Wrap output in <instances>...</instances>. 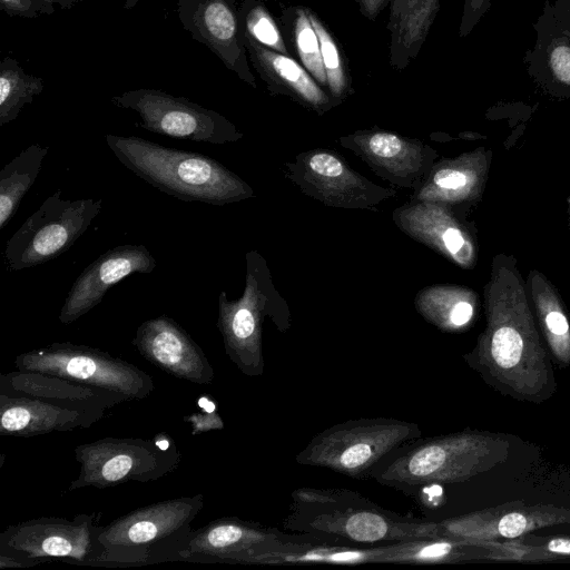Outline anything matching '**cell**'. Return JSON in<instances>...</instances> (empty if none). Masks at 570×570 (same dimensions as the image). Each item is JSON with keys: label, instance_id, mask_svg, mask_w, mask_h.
I'll list each match as a JSON object with an SVG mask.
<instances>
[{"label": "cell", "instance_id": "cell-1", "mask_svg": "<svg viewBox=\"0 0 570 570\" xmlns=\"http://www.w3.org/2000/svg\"><path fill=\"white\" fill-rule=\"evenodd\" d=\"M485 327L468 365L499 393L534 404L557 392L551 355L538 326L517 261L512 255L493 257L484 286Z\"/></svg>", "mask_w": 570, "mask_h": 570}, {"label": "cell", "instance_id": "cell-2", "mask_svg": "<svg viewBox=\"0 0 570 570\" xmlns=\"http://www.w3.org/2000/svg\"><path fill=\"white\" fill-rule=\"evenodd\" d=\"M291 499L284 528L313 541L373 547L440 538L438 522L392 512L354 490L298 488Z\"/></svg>", "mask_w": 570, "mask_h": 570}, {"label": "cell", "instance_id": "cell-3", "mask_svg": "<svg viewBox=\"0 0 570 570\" xmlns=\"http://www.w3.org/2000/svg\"><path fill=\"white\" fill-rule=\"evenodd\" d=\"M116 158L136 176L184 202L225 205L255 196L237 174L206 155L137 136H105Z\"/></svg>", "mask_w": 570, "mask_h": 570}, {"label": "cell", "instance_id": "cell-4", "mask_svg": "<svg viewBox=\"0 0 570 570\" xmlns=\"http://www.w3.org/2000/svg\"><path fill=\"white\" fill-rule=\"evenodd\" d=\"M199 493L163 500L135 509L104 527L96 567L128 568L180 561L190 539L191 522L204 508Z\"/></svg>", "mask_w": 570, "mask_h": 570}, {"label": "cell", "instance_id": "cell-5", "mask_svg": "<svg viewBox=\"0 0 570 570\" xmlns=\"http://www.w3.org/2000/svg\"><path fill=\"white\" fill-rule=\"evenodd\" d=\"M510 449V435L466 430L422 440L373 475L392 487L465 482L504 462Z\"/></svg>", "mask_w": 570, "mask_h": 570}, {"label": "cell", "instance_id": "cell-6", "mask_svg": "<svg viewBox=\"0 0 570 570\" xmlns=\"http://www.w3.org/2000/svg\"><path fill=\"white\" fill-rule=\"evenodd\" d=\"M266 317L273 320L279 331L291 326L288 306L275 288L265 259L252 250L246 254L243 295L230 301L222 291L217 317L227 356L247 376L264 372L263 324Z\"/></svg>", "mask_w": 570, "mask_h": 570}, {"label": "cell", "instance_id": "cell-7", "mask_svg": "<svg viewBox=\"0 0 570 570\" xmlns=\"http://www.w3.org/2000/svg\"><path fill=\"white\" fill-rule=\"evenodd\" d=\"M101 512L72 519L40 517L8 525L0 533V569L30 568L60 561L96 567L102 554Z\"/></svg>", "mask_w": 570, "mask_h": 570}, {"label": "cell", "instance_id": "cell-8", "mask_svg": "<svg viewBox=\"0 0 570 570\" xmlns=\"http://www.w3.org/2000/svg\"><path fill=\"white\" fill-rule=\"evenodd\" d=\"M421 434L416 423L394 417L348 420L314 435L295 459L302 465L361 479L391 451Z\"/></svg>", "mask_w": 570, "mask_h": 570}, {"label": "cell", "instance_id": "cell-9", "mask_svg": "<svg viewBox=\"0 0 570 570\" xmlns=\"http://www.w3.org/2000/svg\"><path fill=\"white\" fill-rule=\"evenodd\" d=\"M75 458L80 469L68 491L157 481L175 471L181 461L178 445L166 432L151 439L105 436L78 444Z\"/></svg>", "mask_w": 570, "mask_h": 570}, {"label": "cell", "instance_id": "cell-10", "mask_svg": "<svg viewBox=\"0 0 570 570\" xmlns=\"http://www.w3.org/2000/svg\"><path fill=\"white\" fill-rule=\"evenodd\" d=\"M17 370L58 376L75 383L142 400L154 391L153 377L120 357L102 350L70 342H55L19 354Z\"/></svg>", "mask_w": 570, "mask_h": 570}, {"label": "cell", "instance_id": "cell-11", "mask_svg": "<svg viewBox=\"0 0 570 570\" xmlns=\"http://www.w3.org/2000/svg\"><path fill=\"white\" fill-rule=\"evenodd\" d=\"M61 193L47 197L8 239L4 261L9 271L19 272L62 255L102 208L101 199H63Z\"/></svg>", "mask_w": 570, "mask_h": 570}, {"label": "cell", "instance_id": "cell-12", "mask_svg": "<svg viewBox=\"0 0 570 570\" xmlns=\"http://www.w3.org/2000/svg\"><path fill=\"white\" fill-rule=\"evenodd\" d=\"M110 101L137 112L141 127L158 135L213 145L243 138V132L217 111L159 89H131L112 96Z\"/></svg>", "mask_w": 570, "mask_h": 570}, {"label": "cell", "instance_id": "cell-13", "mask_svg": "<svg viewBox=\"0 0 570 570\" xmlns=\"http://www.w3.org/2000/svg\"><path fill=\"white\" fill-rule=\"evenodd\" d=\"M286 176L298 189L325 204L343 209H373L396 195L355 171L337 153L317 148L287 163Z\"/></svg>", "mask_w": 570, "mask_h": 570}, {"label": "cell", "instance_id": "cell-14", "mask_svg": "<svg viewBox=\"0 0 570 570\" xmlns=\"http://www.w3.org/2000/svg\"><path fill=\"white\" fill-rule=\"evenodd\" d=\"M382 179L401 188L416 190L426 179L439 155L416 138L364 129L338 138Z\"/></svg>", "mask_w": 570, "mask_h": 570}, {"label": "cell", "instance_id": "cell-15", "mask_svg": "<svg viewBox=\"0 0 570 570\" xmlns=\"http://www.w3.org/2000/svg\"><path fill=\"white\" fill-rule=\"evenodd\" d=\"M532 29L522 59L527 75L543 94L570 98V0H543Z\"/></svg>", "mask_w": 570, "mask_h": 570}, {"label": "cell", "instance_id": "cell-16", "mask_svg": "<svg viewBox=\"0 0 570 570\" xmlns=\"http://www.w3.org/2000/svg\"><path fill=\"white\" fill-rule=\"evenodd\" d=\"M287 539L274 528L237 517H222L193 530L180 561L256 564L259 557Z\"/></svg>", "mask_w": 570, "mask_h": 570}, {"label": "cell", "instance_id": "cell-17", "mask_svg": "<svg viewBox=\"0 0 570 570\" xmlns=\"http://www.w3.org/2000/svg\"><path fill=\"white\" fill-rule=\"evenodd\" d=\"M439 523L440 538L499 541L520 538L533 530L570 524V509L554 504L513 501L487 508Z\"/></svg>", "mask_w": 570, "mask_h": 570}, {"label": "cell", "instance_id": "cell-18", "mask_svg": "<svg viewBox=\"0 0 570 570\" xmlns=\"http://www.w3.org/2000/svg\"><path fill=\"white\" fill-rule=\"evenodd\" d=\"M392 216L399 229L461 268L475 265V232L463 215L436 203L411 199Z\"/></svg>", "mask_w": 570, "mask_h": 570}, {"label": "cell", "instance_id": "cell-19", "mask_svg": "<svg viewBox=\"0 0 570 570\" xmlns=\"http://www.w3.org/2000/svg\"><path fill=\"white\" fill-rule=\"evenodd\" d=\"M131 343L145 360L174 377L199 385L214 381V368L202 347L166 314L142 322Z\"/></svg>", "mask_w": 570, "mask_h": 570}, {"label": "cell", "instance_id": "cell-20", "mask_svg": "<svg viewBox=\"0 0 570 570\" xmlns=\"http://www.w3.org/2000/svg\"><path fill=\"white\" fill-rule=\"evenodd\" d=\"M177 16L194 40L207 47L240 80L257 88L229 0H178Z\"/></svg>", "mask_w": 570, "mask_h": 570}, {"label": "cell", "instance_id": "cell-21", "mask_svg": "<svg viewBox=\"0 0 570 570\" xmlns=\"http://www.w3.org/2000/svg\"><path fill=\"white\" fill-rule=\"evenodd\" d=\"M156 259L145 245L126 244L108 249L88 265L76 278L59 314L62 324H70L105 297L107 291L135 273L149 274Z\"/></svg>", "mask_w": 570, "mask_h": 570}, {"label": "cell", "instance_id": "cell-22", "mask_svg": "<svg viewBox=\"0 0 570 570\" xmlns=\"http://www.w3.org/2000/svg\"><path fill=\"white\" fill-rule=\"evenodd\" d=\"M492 154L479 148L435 161L413 200L436 203L462 215L480 200L489 175Z\"/></svg>", "mask_w": 570, "mask_h": 570}, {"label": "cell", "instance_id": "cell-23", "mask_svg": "<svg viewBox=\"0 0 570 570\" xmlns=\"http://www.w3.org/2000/svg\"><path fill=\"white\" fill-rule=\"evenodd\" d=\"M239 32L252 66L271 94L287 96L318 115L342 102L323 90L293 58L261 45L245 31Z\"/></svg>", "mask_w": 570, "mask_h": 570}, {"label": "cell", "instance_id": "cell-24", "mask_svg": "<svg viewBox=\"0 0 570 570\" xmlns=\"http://www.w3.org/2000/svg\"><path fill=\"white\" fill-rule=\"evenodd\" d=\"M104 415L31 396L0 393V434L31 438L87 429Z\"/></svg>", "mask_w": 570, "mask_h": 570}, {"label": "cell", "instance_id": "cell-25", "mask_svg": "<svg viewBox=\"0 0 570 570\" xmlns=\"http://www.w3.org/2000/svg\"><path fill=\"white\" fill-rule=\"evenodd\" d=\"M0 393L11 396L38 397L101 415H105L112 406L129 401L128 396L121 393L39 372L20 370L1 374Z\"/></svg>", "mask_w": 570, "mask_h": 570}, {"label": "cell", "instance_id": "cell-26", "mask_svg": "<svg viewBox=\"0 0 570 570\" xmlns=\"http://www.w3.org/2000/svg\"><path fill=\"white\" fill-rule=\"evenodd\" d=\"M441 0H390L386 29L389 62L404 70L420 53L440 9Z\"/></svg>", "mask_w": 570, "mask_h": 570}, {"label": "cell", "instance_id": "cell-27", "mask_svg": "<svg viewBox=\"0 0 570 570\" xmlns=\"http://www.w3.org/2000/svg\"><path fill=\"white\" fill-rule=\"evenodd\" d=\"M498 560L485 541L432 538L385 544L382 563L436 564Z\"/></svg>", "mask_w": 570, "mask_h": 570}, {"label": "cell", "instance_id": "cell-28", "mask_svg": "<svg viewBox=\"0 0 570 570\" xmlns=\"http://www.w3.org/2000/svg\"><path fill=\"white\" fill-rule=\"evenodd\" d=\"M534 316L554 363L570 365V323L562 299L548 278L537 269L525 281Z\"/></svg>", "mask_w": 570, "mask_h": 570}, {"label": "cell", "instance_id": "cell-29", "mask_svg": "<svg viewBox=\"0 0 570 570\" xmlns=\"http://www.w3.org/2000/svg\"><path fill=\"white\" fill-rule=\"evenodd\" d=\"M385 544L373 547L333 546L309 539L288 538L258 558L256 564H333L356 566L382 563Z\"/></svg>", "mask_w": 570, "mask_h": 570}, {"label": "cell", "instance_id": "cell-30", "mask_svg": "<svg viewBox=\"0 0 570 570\" xmlns=\"http://www.w3.org/2000/svg\"><path fill=\"white\" fill-rule=\"evenodd\" d=\"M476 293L458 285H435L422 288L414 306L430 324L443 332H459L470 326L475 317Z\"/></svg>", "mask_w": 570, "mask_h": 570}, {"label": "cell", "instance_id": "cell-31", "mask_svg": "<svg viewBox=\"0 0 570 570\" xmlns=\"http://www.w3.org/2000/svg\"><path fill=\"white\" fill-rule=\"evenodd\" d=\"M49 148L33 144L0 170V229L16 215L21 200L35 184Z\"/></svg>", "mask_w": 570, "mask_h": 570}, {"label": "cell", "instance_id": "cell-32", "mask_svg": "<svg viewBox=\"0 0 570 570\" xmlns=\"http://www.w3.org/2000/svg\"><path fill=\"white\" fill-rule=\"evenodd\" d=\"M43 89L42 78L28 73L17 59L4 57L0 62V126L17 119Z\"/></svg>", "mask_w": 570, "mask_h": 570}, {"label": "cell", "instance_id": "cell-33", "mask_svg": "<svg viewBox=\"0 0 570 570\" xmlns=\"http://www.w3.org/2000/svg\"><path fill=\"white\" fill-rule=\"evenodd\" d=\"M291 20L292 40L302 66L320 86L326 87L320 40L307 16L306 8L298 6L287 10Z\"/></svg>", "mask_w": 570, "mask_h": 570}, {"label": "cell", "instance_id": "cell-34", "mask_svg": "<svg viewBox=\"0 0 570 570\" xmlns=\"http://www.w3.org/2000/svg\"><path fill=\"white\" fill-rule=\"evenodd\" d=\"M234 11L239 30L248 33L261 45L288 56L289 52L283 35L264 2L261 0H243L242 4Z\"/></svg>", "mask_w": 570, "mask_h": 570}, {"label": "cell", "instance_id": "cell-35", "mask_svg": "<svg viewBox=\"0 0 570 570\" xmlns=\"http://www.w3.org/2000/svg\"><path fill=\"white\" fill-rule=\"evenodd\" d=\"M306 12L320 40L326 88L333 98L343 101L351 91V86L340 47L318 16L309 8H306Z\"/></svg>", "mask_w": 570, "mask_h": 570}, {"label": "cell", "instance_id": "cell-36", "mask_svg": "<svg viewBox=\"0 0 570 570\" xmlns=\"http://www.w3.org/2000/svg\"><path fill=\"white\" fill-rule=\"evenodd\" d=\"M198 404L203 407L184 417V421L191 426V434L197 435L204 432L223 430L224 421L216 410L215 400L203 396Z\"/></svg>", "mask_w": 570, "mask_h": 570}, {"label": "cell", "instance_id": "cell-37", "mask_svg": "<svg viewBox=\"0 0 570 570\" xmlns=\"http://www.w3.org/2000/svg\"><path fill=\"white\" fill-rule=\"evenodd\" d=\"M570 557V538H552L541 543H528L527 561H546Z\"/></svg>", "mask_w": 570, "mask_h": 570}, {"label": "cell", "instance_id": "cell-38", "mask_svg": "<svg viewBox=\"0 0 570 570\" xmlns=\"http://www.w3.org/2000/svg\"><path fill=\"white\" fill-rule=\"evenodd\" d=\"M0 7L9 17L27 19L38 18L40 14H52L55 4L42 0H0Z\"/></svg>", "mask_w": 570, "mask_h": 570}, {"label": "cell", "instance_id": "cell-39", "mask_svg": "<svg viewBox=\"0 0 570 570\" xmlns=\"http://www.w3.org/2000/svg\"><path fill=\"white\" fill-rule=\"evenodd\" d=\"M492 0H463V10L459 26V36L468 37L483 16L489 11Z\"/></svg>", "mask_w": 570, "mask_h": 570}, {"label": "cell", "instance_id": "cell-40", "mask_svg": "<svg viewBox=\"0 0 570 570\" xmlns=\"http://www.w3.org/2000/svg\"><path fill=\"white\" fill-rule=\"evenodd\" d=\"M360 12L368 20H375L390 0H356Z\"/></svg>", "mask_w": 570, "mask_h": 570}, {"label": "cell", "instance_id": "cell-41", "mask_svg": "<svg viewBox=\"0 0 570 570\" xmlns=\"http://www.w3.org/2000/svg\"><path fill=\"white\" fill-rule=\"evenodd\" d=\"M52 4H58L61 9H71L81 0H42Z\"/></svg>", "mask_w": 570, "mask_h": 570}, {"label": "cell", "instance_id": "cell-42", "mask_svg": "<svg viewBox=\"0 0 570 570\" xmlns=\"http://www.w3.org/2000/svg\"><path fill=\"white\" fill-rule=\"evenodd\" d=\"M140 0H125L124 2V9L126 10H130V9H134L137 3L139 2Z\"/></svg>", "mask_w": 570, "mask_h": 570}, {"label": "cell", "instance_id": "cell-43", "mask_svg": "<svg viewBox=\"0 0 570 570\" xmlns=\"http://www.w3.org/2000/svg\"><path fill=\"white\" fill-rule=\"evenodd\" d=\"M568 203H569L568 213H569V227H570V198H569Z\"/></svg>", "mask_w": 570, "mask_h": 570}, {"label": "cell", "instance_id": "cell-44", "mask_svg": "<svg viewBox=\"0 0 570 570\" xmlns=\"http://www.w3.org/2000/svg\"><path fill=\"white\" fill-rule=\"evenodd\" d=\"M521 547H522V539H521ZM522 561H523V550H522Z\"/></svg>", "mask_w": 570, "mask_h": 570}]
</instances>
